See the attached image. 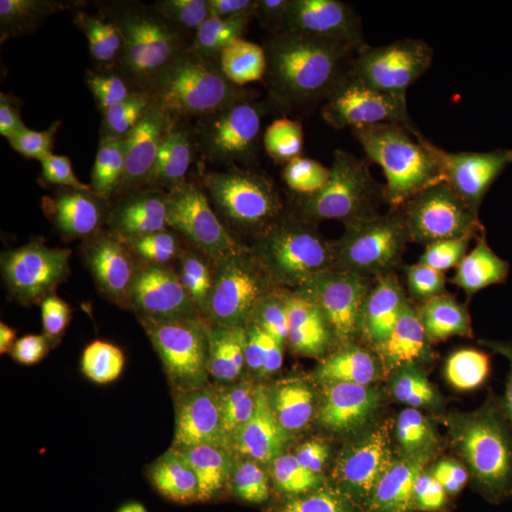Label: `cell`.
I'll return each instance as SVG.
<instances>
[{"label": "cell", "mask_w": 512, "mask_h": 512, "mask_svg": "<svg viewBox=\"0 0 512 512\" xmlns=\"http://www.w3.org/2000/svg\"><path fill=\"white\" fill-rule=\"evenodd\" d=\"M394 72V121L413 164L466 170L512 126V63L423 46L404 50Z\"/></svg>", "instance_id": "1"}, {"label": "cell", "mask_w": 512, "mask_h": 512, "mask_svg": "<svg viewBox=\"0 0 512 512\" xmlns=\"http://www.w3.org/2000/svg\"><path fill=\"white\" fill-rule=\"evenodd\" d=\"M470 338L443 323H426L387 353L375 372L419 433L443 436L480 410L503 404V366Z\"/></svg>", "instance_id": "2"}, {"label": "cell", "mask_w": 512, "mask_h": 512, "mask_svg": "<svg viewBox=\"0 0 512 512\" xmlns=\"http://www.w3.org/2000/svg\"><path fill=\"white\" fill-rule=\"evenodd\" d=\"M377 144L340 119L328 93L303 87L285 72L239 114L235 158L259 177H308Z\"/></svg>", "instance_id": "3"}, {"label": "cell", "mask_w": 512, "mask_h": 512, "mask_svg": "<svg viewBox=\"0 0 512 512\" xmlns=\"http://www.w3.org/2000/svg\"><path fill=\"white\" fill-rule=\"evenodd\" d=\"M306 278L340 335L386 355L426 325V305L409 272L377 255L313 259Z\"/></svg>", "instance_id": "4"}, {"label": "cell", "mask_w": 512, "mask_h": 512, "mask_svg": "<svg viewBox=\"0 0 512 512\" xmlns=\"http://www.w3.org/2000/svg\"><path fill=\"white\" fill-rule=\"evenodd\" d=\"M320 399L318 433L301 468L313 488L369 490L390 451L419 433L373 370Z\"/></svg>", "instance_id": "5"}, {"label": "cell", "mask_w": 512, "mask_h": 512, "mask_svg": "<svg viewBox=\"0 0 512 512\" xmlns=\"http://www.w3.org/2000/svg\"><path fill=\"white\" fill-rule=\"evenodd\" d=\"M252 291V340L281 357L320 397L372 372L349 355L291 275L278 272Z\"/></svg>", "instance_id": "6"}, {"label": "cell", "mask_w": 512, "mask_h": 512, "mask_svg": "<svg viewBox=\"0 0 512 512\" xmlns=\"http://www.w3.org/2000/svg\"><path fill=\"white\" fill-rule=\"evenodd\" d=\"M413 161L380 144L308 175L301 195L313 237L326 244H372L382 238L394 174Z\"/></svg>", "instance_id": "7"}, {"label": "cell", "mask_w": 512, "mask_h": 512, "mask_svg": "<svg viewBox=\"0 0 512 512\" xmlns=\"http://www.w3.org/2000/svg\"><path fill=\"white\" fill-rule=\"evenodd\" d=\"M101 373L73 372L59 363L3 380L2 406L13 436L35 456H50L79 441L104 412Z\"/></svg>", "instance_id": "8"}, {"label": "cell", "mask_w": 512, "mask_h": 512, "mask_svg": "<svg viewBox=\"0 0 512 512\" xmlns=\"http://www.w3.org/2000/svg\"><path fill=\"white\" fill-rule=\"evenodd\" d=\"M175 39L187 63L191 97L210 114L239 116L286 72L271 47L244 26L202 20L187 23Z\"/></svg>", "instance_id": "9"}, {"label": "cell", "mask_w": 512, "mask_h": 512, "mask_svg": "<svg viewBox=\"0 0 512 512\" xmlns=\"http://www.w3.org/2000/svg\"><path fill=\"white\" fill-rule=\"evenodd\" d=\"M208 477L255 480L301 474L264 407L251 397H208L194 440Z\"/></svg>", "instance_id": "10"}, {"label": "cell", "mask_w": 512, "mask_h": 512, "mask_svg": "<svg viewBox=\"0 0 512 512\" xmlns=\"http://www.w3.org/2000/svg\"><path fill=\"white\" fill-rule=\"evenodd\" d=\"M180 353L165 346L137 353L126 370L128 394L144 426L168 453L194 460V440L208 397Z\"/></svg>", "instance_id": "11"}, {"label": "cell", "mask_w": 512, "mask_h": 512, "mask_svg": "<svg viewBox=\"0 0 512 512\" xmlns=\"http://www.w3.org/2000/svg\"><path fill=\"white\" fill-rule=\"evenodd\" d=\"M261 183L258 174L234 158L222 165L188 205V248L181 285H198L222 275L239 224Z\"/></svg>", "instance_id": "12"}, {"label": "cell", "mask_w": 512, "mask_h": 512, "mask_svg": "<svg viewBox=\"0 0 512 512\" xmlns=\"http://www.w3.org/2000/svg\"><path fill=\"white\" fill-rule=\"evenodd\" d=\"M254 291L225 285L195 293L165 319L168 348L188 362L249 345Z\"/></svg>", "instance_id": "13"}, {"label": "cell", "mask_w": 512, "mask_h": 512, "mask_svg": "<svg viewBox=\"0 0 512 512\" xmlns=\"http://www.w3.org/2000/svg\"><path fill=\"white\" fill-rule=\"evenodd\" d=\"M151 298L140 288L107 285L67 303L66 313L99 357L136 356L157 332Z\"/></svg>", "instance_id": "14"}, {"label": "cell", "mask_w": 512, "mask_h": 512, "mask_svg": "<svg viewBox=\"0 0 512 512\" xmlns=\"http://www.w3.org/2000/svg\"><path fill=\"white\" fill-rule=\"evenodd\" d=\"M423 46L512 63V2L434 0Z\"/></svg>", "instance_id": "15"}, {"label": "cell", "mask_w": 512, "mask_h": 512, "mask_svg": "<svg viewBox=\"0 0 512 512\" xmlns=\"http://www.w3.org/2000/svg\"><path fill=\"white\" fill-rule=\"evenodd\" d=\"M288 211L284 198L261 183L242 217L222 274L252 286L278 274L291 234Z\"/></svg>", "instance_id": "16"}, {"label": "cell", "mask_w": 512, "mask_h": 512, "mask_svg": "<svg viewBox=\"0 0 512 512\" xmlns=\"http://www.w3.org/2000/svg\"><path fill=\"white\" fill-rule=\"evenodd\" d=\"M490 275L468 292L447 293L443 325L473 336L485 330L512 332V225L501 227Z\"/></svg>", "instance_id": "17"}, {"label": "cell", "mask_w": 512, "mask_h": 512, "mask_svg": "<svg viewBox=\"0 0 512 512\" xmlns=\"http://www.w3.org/2000/svg\"><path fill=\"white\" fill-rule=\"evenodd\" d=\"M333 110L356 130L396 120L400 86L396 72L365 57L346 64L328 87Z\"/></svg>", "instance_id": "18"}, {"label": "cell", "mask_w": 512, "mask_h": 512, "mask_svg": "<svg viewBox=\"0 0 512 512\" xmlns=\"http://www.w3.org/2000/svg\"><path fill=\"white\" fill-rule=\"evenodd\" d=\"M433 471L431 512H501L490 478L476 458L427 434Z\"/></svg>", "instance_id": "19"}, {"label": "cell", "mask_w": 512, "mask_h": 512, "mask_svg": "<svg viewBox=\"0 0 512 512\" xmlns=\"http://www.w3.org/2000/svg\"><path fill=\"white\" fill-rule=\"evenodd\" d=\"M437 437L476 458L490 478L503 512H512V406L487 407Z\"/></svg>", "instance_id": "20"}, {"label": "cell", "mask_w": 512, "mask_h": 512, "mask_svg": "<svg viewBox=\"0 0 512 512\" xmlns=\"http://www.w3.org/2000/svg\"><path fill=\"white\" fill-rule=\"evenodd\" d=\"M377 29H380L377 25L338 29L313 26L293 47L286 74L303 87L328 93L335 74L365 55Z\"/></svg>", "instance_id": "21"}, {"label": "cell", "mask_w": 512, "mask_h": 512, "mask_svg": "<svg viewBox=\"0 0 512 512\" xmlns=\"http://www.w3.org/2000/svg\"><path fill=\"white\" fill-rule=\"evenodd\" d=\"M188 205L157 207L148 221L137 281L153 298H163L180 284L187 259Z\"/></svg>", "instance_id": "22"}, {"label": "cell", "mask_w": 512, "mask_h": 512, "mask_svg": "<svg viewBox=\"0 0 512 512\" xmlns=\"http://www.w3.org/2000/svg\"><path fill=\"white\" fill-rule=\"evenodd\" d=\"M396 220L404 237L416 247H431L453 235L456 197L450 183L436 178H416L396 201Z\"/></svg>", "instance_id": "23"}, {"label": "cell", "mask_w": 512, "mask_h": 512, "mask_svg": "<svg viewBox=\"0 0 512 512\" xmlns=\"http://www.w3.org/2000/svg\"><path fill=\"white\" fill-rule=\"evenodd\" d=\"M92 5L60 0H2L0 32L6 50L22 52L52 40L62 29L93 15Z\"/></svg>", "instance_id": "24"}, {"label": "cell", "mask_w": 512, "mask_h": 512, "mask_svg": "<svg viewBox=\"0 0 512 512\" xmlns=\"http://www.w3.org/2000/svg\"><path fill=\"white\" fill-rule=\"evenodd\" d=\"M268 389L266 414L301 471L318 433L320 406L313 394L316 392L299 377L289 376L274 377Z\"/></svg>", "instance_id": "25"}, {"label": "cell", "mask_w": 512, "mask_h": 512, "mask_svg": "<svg viewBox=\"0 0 512 512\" xmlns=\"http://www.w3.org/2000/svg\"><path fill=\"white\" fill-rule=\"evenodd\" d=\"M210 483L225 512H313V487L302 474Z\"/></svg>", "instance_id": "26"}, {"label": "cell", "mask_w": 512, "mask_h": 512, "mask_svg": "<svg viewBox=\"0 0 512 512\" xmlns=\"http://www.w3.org/2000/svg\"><path fill=\"white\" fill-rule=\"evenodd\" d=\"M116 32L133 60L138 84L150 93H164L187 70L180 43L175 37L120 20Z\"/></svg>", "instance_id": "27"}, {"label": "cell", "mask_w": 512, "mask_h": 512, "mask_svg": "<svg viewBox=\"0 0 512 512\" xmlns=\"http://www.w3.org/2000/svg\"><path fill=\"white\" fill-rule=\"evenodd\" d=\"M373 484L386 487L414 512L433 510V471L427 434L414 433L390 451Z\"/></svg>", "instance_id": "28"}, {"label": "cell", "mask_w": 512, "mask_h": 512, "mask_svg": "<svg viewBox=\"0 0 512 512\" xmlns=\"http://www.w3.org/2000/svg\"><path fill=\"white\" fill-rule=\"evenodd\" d=\"M494 262V252L456 235L434 242L424 255V268L431 281L447 293L477 288L490 275Z\"/></svg>", "instance_id": "29"}, {"label": "cell", "mask_w": 512, "mask_h": 512, "mask_svg": "<svg viewBox=\"0 0 512 512\" xmlns=\"http://www.w3.org/2000/svg\"><path fill=\"white\" fill-rule=\"evenodd\" d=\"M190 365L201 382L224 396L251 397L274 380L264 353L251 343L192 360Z\"/></svg>", "instance_id": "30"}, {"label": "cell", "mask_w": 512, "mask_h": 512, "mask_svg": "<svg viewBox=\"0 0 512 512\" xmlns=\"http://www.w3.org/2000/svg\"><path fill=\"white\" fill-rule=\"evenodd\" d=\"M224 154L212 144H195L190 150L157 167L158 207L191 204L222 167Z\"/></svg>", "instance_id": "31"}, {"label": "cell", "mask_w": 512, "mask_h": 512, "mask_svg": "<svg viewBox=\"0 0 512 512\" xmlns=\"http://www.w3.org/2000/svg\"><path fill=\"white\" fill-rule=\"evenodd\" d=\"M232 12L254 35L293 47L315 26L311 0H247Z\"/></svg>", "instance_id": "32"}, {"label": "cell", "mask_w": 512, "mask_h": 512, "mask_svg": "<svg viewBox=\"0 0 512 512\" xmlns=\"http://www.w3.org/2000/svg\"><path fill=\"white\" fill-rule=\"evenodd\" d=\"M90 183H84L66 197H49L39 194L25 204L13 208L20 224L39 237L63 239L77 234L83 201L86 200Z\"/></svg>", "instance_id": "33"}, {"label": "cell", "mask_w": 512, "mask_h": 512, "mask_svg": "<svg viewBox=\"0 0 512 512\" xmlns=\"http://www.w3.org/2000/svg\"><path fill=\"white\" fill-rule=\"evenodd\" d=\"M64 494L77 512H90L107 480V464L99 451L76 441L62 453Z\"/></svg>", "instance_id": "34"}, {"label": "cell", "mask_w": 512, "mask_h": 512, "mask_svg": "<svg viewBox=\"0 0 512 512\" xmlns=\"http://www.w3.org/2000/svg\"><path fill=\"white\" fill-rule=\"evenodd\" d=\"M131 124L138 141L156 168L197 144L191 128L175 114L141 113L134 117Z\"/></svg>", "instance_id": "35"}, {"label": "cell", "mask_w": 512, "mask_h": 512, "mask_svg": "<svg viewBox=\"0 0 512 512\" xmlns=\"http://www.w3.org/2000/svg\"><path fill=\"white\" fill-rule=\"evenodd\" d=\"M62 248L64 264L73 274L101 279L109 285L140 288L137 279L121 274L113 264L106 241L100 235L77 232L63 239Z\"/></svg>", "instance_id": "36"}, {"label": "cell", "mask_w": 512, "mask_h": 512, "mask_svg": "<svg viewBox=\"0 0 512 512\" xmlns=\"http://www.w3.org/2000/svg\"><path fill=\"white\" fill-rule=\"evenodd\" d=\"M434 0H384L380 28L404 50L423 46Z\"/></svg>", "instance_id": "37"}, {"label": "cell", "mask_w": 512, "mask_h": 512, "mask_svg": "<svg viewBox=\"0 0 512 512\" xmlns=\"http://www.w3.org/2000/svg\"><path fill=\"white\" fill-rule=\"evenodd\" d=\"M315 26L350 28L357 25H377L384 0H311Z\"/></svg>", "instance_id": "38"}, {"label": "cell", "mask_w": 512, "mask_h": 512, "mask_svg": "<svg viewBox=\"0 0 512 512\" xmlns=\"http://www.w3.org/2000/svg\"><path fill=\"white\" fill-rule=\"evenodd\" d=\"M42 194L30 177L28 164L2 140L0 148V201L10 208L19 207Z\"/></svg>", "instance_id": "39"}, {"label": "cell", "mask_w": 512, "mask_h": 512, "mask_svg": "<svg viewBox=\"0 0 512 512\" xmlns=\"http://www.w3.org/2000/svg\"><path fill=\"white\" fill-rule=\"evenodd\" d=\"M487 183L504 195H512V126L501 136L483 161Z\"/></svg>", "instance_id": "40"}, {"label": "cell", "mask_w": 512, "mask_h": 512, "mask_svg": "<svg viewBox=\"0 0 512 512\" xmlns=\"http://www.w3.org/2000/svg\"><path fill=\"white\" fill-rule=\"evenodd\" d=\"M369 490L313 488V512H370Z\"/></svg>", "instance_id": "41"}, {"label": "cell", "mask_w": 512, "mask_h": 512, "mask_svg": "<svg viewBox=\"0 0 512 512\" xmlns=\"http://www.w3.org/2000/svg\"><path fill=\"white\" fill-rule=\"evenodd\" d=\"M370 512H412L396 495L390 493L386 487L380 484H372L369 487Z\"/></svg>", "instance_id": "42"}, {"label": "cell", "mask_w": 512, "mask_h": 512, "mask_svg": "<svg viewBox=\"0 0 512 512\" xmlns=\"http://www.w3.org/2000/svg\"><path fill=\"white\" fill-rule=\"evenodd\" d=\"M25 495L8 484H0V512H25Z\"/></svg>", "instance_id": "43"}, {"label": "cell", "mask_w": 512, "mask_h": 512, "mask_svg": "<svg viewBox=\"0 0 512 512\" xmlns=\"http://www.w3.org/2000/svg\"><path fill=\"white\" fill-rule=\"evenodd\" d=\"M25 512H77L72 505L67 503L66 500L55 503V501H46V503H39L28 508Z\"/></svg>", "instance_id": "44"}, {"label": "cell", "mask_w": 512, "mask_h": 512, "mask_svg": "<svg viewBox=\"0 0 512 512\" xmlns=\"http://www.w3.org/2000/svg\"><path fill=\"white\" fill-rule=\"evenodd\" d=\"M504 376V400L503 404L512 406V356L507 362L501 363Z\"/></svg>", "instance_id": "45"}, {"label": "cell", "mask_w": 512, "mask_h": 512, "mask_svg": "<svg viewBox=\"0 0 512 512\" xmlns=\"http://www.w3.org/2000/svg\"><path fill=\"white\" fill-rule=\"evenodd\" d=\"M141 512H158V511L144 510V511H141Z\"/></svg>", "instance_id": "46"}]
</instances>
